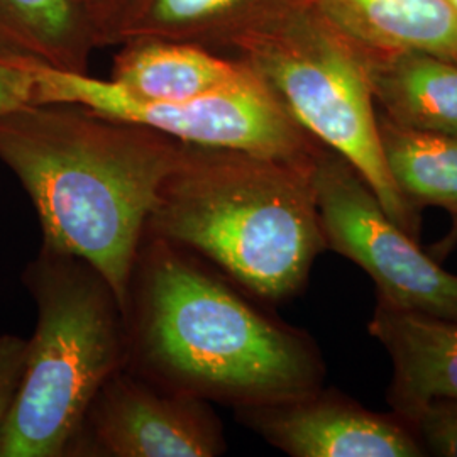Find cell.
<instances>
[{
    "label": "cell",
    "mask_w": 457,
    "mask_h": 457,
    "mask_svg": "<svg viewBox=\"0 0 457 457\" xmlns=\"http://www.w3.org/2000/svg\"><path fill=\"white\" fill-rule=\"evenodd\" d=\"M183 143L79 104L0 115V160L31 196L45 247L88 262L126 313L147 220Z\"/></svg>",
    "instance_id": "1"
},
{
    "label": "cell",
    "mask_w": 457,
    "mask_h": 457,
    "mask_svg": "<svg viewBox=\"0 0 457 457\" xmlns=\"http://www.w3.org/2000/svg\"><path fill=\"white\" fill-rule=\"evenodd\" d=\"M128 361L156 385L241 407L322 388L311 339L266 317L188 249L149 236L126 307Z\"/></svg>",
    "instance_id": "2"
},
{
    "label": "cell",
    "mask_w": 457,
    "mask_h": 457,
    "mask_svg": "<svg viewBox=\"0 0 457 457\" xmlns=\"http://www.w3.org/2000/svg\"><path fill=\"white\" fill-rule=\"evenodd\" d=\"M312 158L287 162L183 143L146 234L202 254L262 300L287 302L327 249Z\"/></svg>",
    "instance_id": "3"
},
{
    "label": "cell",
    "mask_w": 457,
    "mask_h": 457,
    "mask_svg": "<svg viewBox=\"0 0 457 457\" xmlns=\"http://www.w3.org/2000/svg\"><path fill=\"white\" fill-rule=\"evenodd\" d=\"M37 305L0 457L70 454L104 383L128 361V324L114 290L88 262L43 247L26 273Z\"/></svg>",
    "instance_id": "4"
},
{
    "label": "cell",
    "mask_w": 457,
    "mask_h": 457,
    "mask_svg": "<svg viewBox=\"0 0 457 457\" xmlns=\"http://www.w3.org/2000/svg\"><path fill=\"white\" fill-rule=\"evenodd\" d=\"M230 51L260 75L303 131L353 164L393 220L419 239L420 212L400 195L383 158L358 45L312 0H300Z\"/></svg>",
    "instance_id": "5"
},
{
    "label": "cell",
    "mask_w": 457,
    "mask_h": 457,
    "mask_svg": "<svg viewBox=\"0 0 457 457\" xmlns=\"http://www.w3.org/2000/svg\"><path fill=\"white\" fill-rule=\"evenodd\" d=\"M33 104H79L195 146L237 149L287 162H309L322 143L303 131L273 90L247 66L236 82L200 97L153 102L111 80L46 65L31 56Z\"/></svg>",
    "instance_id": "6"
},
{
    "label": "cell",
    "mask_w": 457,
    "mask_h": 457,
    "mask_svg": "<svg viewBox=\"0 0 457 457\" xmlns=\"http://www.w3.org/2000/svg\"><path fill=\"white\" fill-rule=\"evenodd\" d=\"M311 173L327 247L362 268L375 281L378 298L457 320V275L393 220L360 171L320 145Z\"/></svg>",
    "instance_id": "7"
},
{
    "label": "cell",
    "mask_w": 457,
    "mask_h": 457,
    "mask_svg": "<svg viewBox=\"0 0 457 457\" xmlns=\"http://www.w3.org/2000/svg\"><path fill=\"white\" fill-rule=\"evenodd\" d=\"M111 457H213L226 451L222 425L205 400L173 392L128 371L111 376L70 454Z\"/></svg>",
    "instance_id": "8"
},
{
    "label": "cell",
    "mask_w": 457,
    "mask_h": 457,
    "mask_svg": "<svg viewBox=\"0 0 457 457\" xmlns=\"http://www.w3.org/2000/svg\"><path fill=\"white\" fill-rule=\"evenodd\" d=\"M237 410L262 439L294 457L425 456L395 411L376 413L334 390Z\"/></svg>",
    "instance_id": "9"
},
{
    "label": "cell",
    "mask_w": 457,
    "mask_h": 457,
    "mask_svg": "<svg viewBox=\"0 0 457 457\" xmlns=\"http://www.w3.org/2000/svg\"><path fill=\"white\" fill-rule=\"evenodd\" d=\"M368 328L392 358L388 403L393 411L432 398L457 400V320L378 298Z\"/></svg>",
    "instance_id": "10"
},
{
    "label": "cell",
    "mask_w": 457,
    "mask_h": 457,
    "mask_svg": "<svg viewBox=\"0 0 457 457\" xmlns=\"http://www.w3.org/2000/svg\"><path fill=\"white\" fill-rule=\"evenodd\" d=\"M358 49L381 114L410 129L457 136V63L417 49Z\"/></svg>",
    "instance_id": "11"
},
{
    "label": "cell",
    "mask_w": 457,
    "mask_h": 457,
    "mask_svg": "<svg viewBox=\"0 0 457 457\" xmlns=\"http://www.w3.org/2000/svg\"><path fill=\"white\" fill-rule=\"evenodd\" d=\"M300 0H128L112 45L170 39L209 49L232 46L262 22Z\"/></svg>",
    "instance_id": "12"
},
{
    "label": "cell",
    "mask_w": 457,
    "mask_h": 457,
    "mask_svg": "<svg viewBox=\"0 0 457 457\" xmlns=\"http://www.w3.org/2000/svg\"><path fill=\"white\" fill-rule=\"evenodd\" d=\"M245 71L243 60L194 43L132 39L114 58L111 82L141 100L180 102L230 85Z\"/></svg>",
    "instance_id": "13"
},
{
    "label": "cell",
    "mask_w": 457,
    "mask_h": 457,
    "mask_svg": "<svg viewBox=\"0 0 457 457\" xmlns=\"http://www.w3.org/2000/svg\"><path fill=\"white\" fill-rule=\"evenodd\" d=\"M354 43L417 49L457 63V16L445 0H312Z\"/></svg>",
    "instance_id": "14"
},
{
    "label": "cell",
    "mask_w": 457,
    "mask_h": 457,
    "mask_svg": "<svg viewBox=\"0 0 457 457\" xmlns=\"http://www.w3.org/2000/svg\"><path fill=\"white\" fill-rule=\"evenodd\" d=\"M0 41L58 70L87 73L104 48L82 0H0Z\"/></svg>",
    "instance_id": "15"
},
{
    "label": "cell",
    "mask_w": 457,
    "mask_h": 457,
    "mask_svg": "<svg viewBox=\"0 0 457 457\" xmlns=\"http://www.w3.org/2000/svg\"><path fill=\"white\" fill-rule=\"evenodd\" d=\"M386 168L400 195L417 212L441 207L457 224V136L395 124L376 109Z\"/></svg>",
    "instance_id": "16"
},
{
    "label": "cell",
    "mask_w": 457,
    "mask_h": 457,
    "mask_svg": "<svg viewBox=\"0 0 457 457\" xmlns=\"http://www.w3.org/2000/svg\"><path fill=\"white\" fill-rule=\"evenodd\" d=\"M395 413L409 427L425 454L457 457V400L432 398Z\"/></svg>",
    "instance_id": "17"
},
{
    "label": "cell",
    "mask_w": 457,
    "mask_h": 457,
    "mask_svg": "<svg viewBox=\"0 0 457 457\" xmlns=\"http://www.w3.org/2000/svg\"><path fill=\"white\" fill-rule=\"evenodd\" d=\"M31 56L0 41V115L33 104Z\"/></svg>",
    "instance_id": "18"
},
{
    "label": "cell",
    "mask_w": 457,
    "mask_h": 457,
    "mask_svg": "<svg viewBox=\"0 0 457 457\" xmlns=\"http://www.w3.org/2000/svg\"><path fill=\"white\" fill-rule=\"evenodd\" d=\"M29 341L17 336H0V430L14 405L24 375Z\"/></svg>",
    "instance_id": "19"
},
{
    "label": "cell",
    "mask_w": 457,
    "mask_h": 457,
    "mask_svg": "<svg viewBox=\"0 0 457 457\" xmlns=\"http://www.w3.org/2000/svg\"><path fill=\"white\" fill-rule=\"evenodd\" d=\"M82 2L97 24L102 45L104 46L112 45V34H114L117 19L120 16L128 0H82Z\"/></svg>",
    "instance_id": "20"
},
{
    "label": "cell",
    "mask_w": 457,
    "mask_h": 457,
    "mask_svg": "<svg viewBox=\"0 0 457 457\" xmlns=\"http://www.w3.org/2000/svg\"><path fill=\"white\" fill-rule=\"evenodd\" d=\"M449 4V7L454 11V14L457 16V0H445Z\"/></svg>",
    "instance_id": "21"
}]
</instances>
